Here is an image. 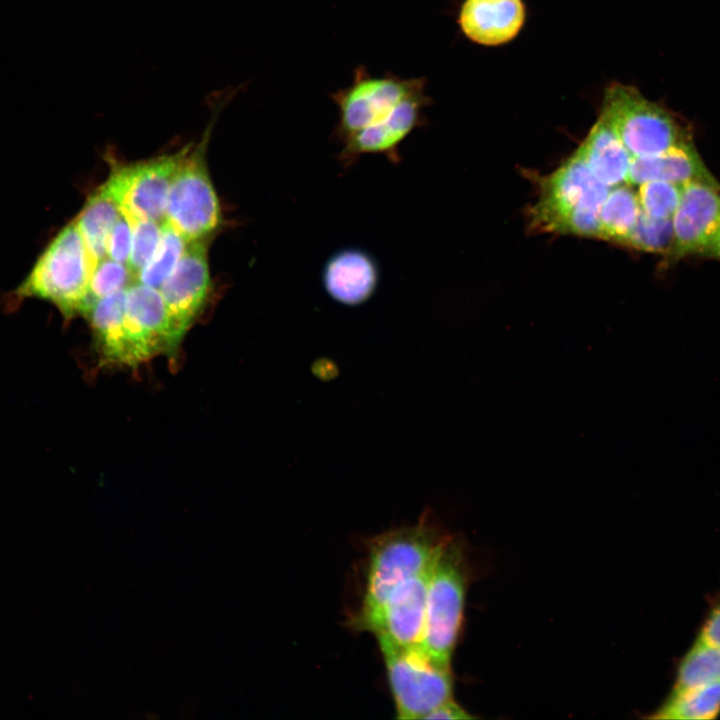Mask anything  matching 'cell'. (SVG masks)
<instances>
[{
    "label": "cell",
    "instance_id": "obj_1",
    "mask_svg": "<svg viewBox=\"0 0 720 720\" xmlns=\"http://www.w3.org/2000/svg\"><path fill=\"white\" fill-rule=\"evenodd\" d=\"M426 85L424 77H373L359 65L352 84L330 94L338 110L333 136L339 147L357 156L397 148L426 120Z\"/></svg>",
    "mask_w": 720,
    "mask_h": 720
},
{
    "label": "cell",
    "instance_id": "obj_2",
    "mask_svg": "<svg viewBox=\"0 0 720 720\" xmlns=\"http://www.w3.org/2000/svg\"><path fill=\"white\" fill-rule=\"evenodd\" d=\"M93 266L75 219L42 252L16 291L54 304L65 318L84 315L90 306Z\"/></svg>",
    "mask_w": 720,
    "mask_h": 720
},
{
    "label": "cell",
    "instance_id": "obj_3",
    "mask_svg": "<svg viewBox=\"0 0 720 720\" xmlns=\"http://www.w3.org/2000/svg\"><path fill=\"white\" fill-rule=\"evenodd\" d=\"M600 117L632 157H648L692 141L690 129L672 111L620 82L604 90Z\"/></svg>",
    "mask_w": 720,
    "mask_h": 720
},
{
    "label": "cell",
    "instance_id": "obj_4",
    "mask_svg": "<svg viewBox=\"0 0 720 720\" xmlns=\"http://www.w3.org/2000/svg\"><path fill=\"white\" fill-rule=\"evenodd\" d=\"M444 539L424 522L376 537L370 544L366 588L358 618L375 611L398 585L429 569Z\"/></svg>",
    "mask_w": 720,
    "mask_h": 720
},
{
    "label": "cell",
    "instance_id": "obj_5",
    "mask_svg": "<svg viewBox=\"0 0 720 720\" xmlns=\"http://www.w3.org/2000/svg\"><path fill=\"white\" fill-rule=\"evenodd\" d=\"M465 597L461 551L444 539L432 563L426 597L424 650L441 664L450 660L459 634Z\"/></svg>",
    "mask_w": 720,
    "mask_h": 720
},
{
    "label": "cell",
    "instance_id": "obj_6",
    "mask_svg": "<svg viewBox=\"0 0 720 720\" xmlns=\"http://www.w3.org/2000/svg\"><path fill=\"white\" fill-rule=\"evenodd\" d=\"M399 719H423L452 698L450 666L431 657L422 646L400 647L378 640Z\"/></svg>",
    "mask_w": 720,
    "mask_h": 720
},
{
    "label": "cell",
    "instance_id": "obj_7",
    "mask_svg": "<svg viewBox=\"0 0 720 720\" xmlns=\"http://www.w3.org/2000/svg\"><path fill=\"white\" fill-rule=\"evenodd\" d=\"M205 151L206 143L190 148L174 173L167 197L164 220L188 242L204 238L221 219Z\"/></svg>",
    "mask_w": 720,
    "mask_h": 720
},
{
    "label": "cell",
    "instance_id": "obj_8",
    "mask_svg": "<svg viewBox=\"0 0 720 720\" xmlns=\"http://www.w3.org/2000/svg\"><path fill=\"white\" fill-rule=\"evenodd\" d=\"M539 184V201L531 211L532 225L559 233L575 213L599 212L610 190L593 175L577 151L556 171L541 178Z\"/></svg>",
    "mask_w": 720,
    "mask_h": 720
},
{
    "label": "cell",
    "instance_id": "obj_9",
    "mask_svg": "<svg viewBox=\"0 0 720 720\" xmlns=\"http://www.w3.org/2000/svg\"><path fill=\"white\" fill-rule=\"evenodd\" d=\"M190 148L114 168L104 185L121 210L162 223L174 173Z\"/></svg>",
    "mask_w": 720,
    "mask_h": 720
},
{
    "label": "cell",
    "instance_id": "obj_10",
    "mask_svg": "<svg viewBox=\"0 0 720 720\" xmlns=\"http://www.w3.org/2000/svg\"><path fill=\"white\" fill-rule=\"evenodd\" d=\"M124 366L135 368L165 352L173 354L166 305L159 289L133 282L125 291Z\"/></svg>",
    "mask_w": 720,
    "mask_h": 720
},
{
    "label": "cell",
    "instance_id": "obj_11",
    "mask_svg": "<svg viewBox=\"0 0 720 720\" xmlns=\"http://www.w3.org/2000/svg\"><path fill=\"white\" fill-rule=\"evenodd\" d=\"M209 283L206 242L203 238L191 241L159 288L168 313L173 354L204 305Z\"/></svg>",
    "mask_w": 720,
    "mask_h": 720
},
{
    "label": "cell",
    "instance_id": "obj_12",
    "mask_svg": "<svg viewBox=\"0 0 720 720\" xmlns=\"http://www.w3.org/2000/svg\"><path fill=\"white\" fill-rule=\"evenodd\" d=\"M431 566L398 585L375 611L358 618L357 624L374 633L377 640L400 647L422 646Z\"/></svg>",
    "mask_w": 720,
    "mask_h": 720
},
{
    "label": "cell",
    "instance_id": "obj_13",
    "mask_svg": "<svg viewBox=\"0 0 720 720\" xmlns=\"http://www.w3.org/2000/svg\"><path fill=\"white\" fill-rule=\"evenodd\" d=\"M673 244L668 256L680 259L706 254L720 234V186L706 182L682 185L672 218Z\"/></svg>",
    "mask_w": 720,
    "mask_h": 720
},
{
    "label": "cell",
    "instance_id": "obj_14",
    "mask_svg": "<svg viewBox=\"0 0 720 720\" xmlns=\"http://www.w3.org/2000/svg\"><path fill=\"white\" fill-rule=\"evenodd\" d=\"M526 18L523 0H464L458 24L472 42L499 46L513 40Z\"/></svg>",
    "mask_w": 720,
    "mask_h": 720
},
{
    "label": "cell",
    "instance_id": "obj_15",
    "mask_svg": "<svg viewBox=\"0 0 720 720\" xmlns=\"http://www.w3.org/2000/svg\"><path fill=\"white\" fill-rule=\"evenodd\" d=\"M665 181L678 185L699 181L718 185L696 151L693 142L678 145L657 155L632 157L627 184Z\"/></svg>",
    "mask_w": 720,
    "mask_h": 720
},
{
    "label": "cell",
    "instance_id": "obj_16",
    "mask_svg": "<svg viewBox=\"0 0 720 720\" xmlns=\"http://www.w3.org/2000/svg\"><path fill=\"white\" fill-rule=\"evenodd\" d=\"M379 271L374 259L359 249H344L333 255L323 270V283L337 301L356 305L375 291Z\"/></svg>",
    "mask_w": 720,
    "mask_h": 720
},
{
    "label": "cell",
    "instance_id": "obj_17",
    "mask_svg": "<svg viewBox=\"0 0 720 720\" xmlns=\"http://www.w3.org/2000/svg\"><path fill=\"white\" fill-rule=\"evenodd\" d=\"M576 151L602 184L616 187L627 183L632 156L602 117Z\"/></svg>",
    "mask_w": 720,
    "mask_h": 720
},
{
    "label": "cell",
    "instance_id": "obj_18",
    "mask_svg": "<svg viewBox=\"0 0 720 720\" xmlns=\"http://www.w3.org/2000/svg\"><path fill=\"white\" fill-rule=\"evenodd\" d=\"M125 291L118 290L97 299L84 316L89 320L100 362L124 366Z\"/></svg>",
    "mask_w": 720,
    "mask_h": 720
},
{
    "label": "cell",
    "instance_id": "obj_19",
    "mask_svg": "<svg viewBox=\"0 0 720 720\" xmlns=\"http://www.w3.org/2000/svg\"><path fill=\"white\" fill-rule=\"evenodd\" d=\"M120 215L118 203L103 184L89 196L75 218L93 269L107 256V237Z\"/></svg>",
    "mask_w": 720,
    "mask_h": 720
},
{
    "label": "cell",
    "instance_id": "obj_20",
    "mask_svg": "<svg viewBox=\"0 0 720 720\" xmlns=\"http://www.w3.org/2000/svg\"><path fill=\"white\" fill-rule=\"evenodd\" d=\"M640 214L637 192L629 184L614 187L599 211V237L627 245Z\"/></svg>",
    "mask_w": 720,
    "mask_h": 720
},
{
    "label": "cell",
    "instance_id": "obj_21",
    "mask_svg": "<svg viewBox=\"0 0 720 720\" xmlns=\"http://www.w3.org/2000/svg\"><path fill=\"white\" fill-rule=\"evenodd\" d=\"M720 713V683L675 689L652 716L656 719L707 720Z\"/></svg>",
    "mask_w": 720,
    "mask_h": 720
},
{
    "label": "cell",
    "instance_id": "obj_22",
    "mask_svg": "<svg viewBox=\"0 0 720 720\" xmlns=\"http://www.w3.org/2000/svg\"><path fill=\"white\" fill-rule=\"evenodd\" d=\"M720 683V648L701 638L680 659L675 689H688Z\"/></svg>",
    "mask_w": 720,
    "mask_h": 720
},
{
    "label": "cell",
    "instance_id": "obj_23",
    "mask_svg": "<svg viewBox=\"0 0 720 720\" xmlns=\"http://www.w3.org/2000/svg\"><path fill=\"white\" fill-rule=\"evenodd\" d=\"M160 242L136 281L159 289L184 254L188 241L166 220L161 223Z\"/></svg>",
    "mask_w": 720,
    "mask_h": 720
},
{
    "label": "cell",
    "instance_id": "obj_24",
    "mask_svg": "<svg viewBox=\"0 0 720 720\" xmlns=\"http://www.w3.org/2000/svg\"><path fill=\"white\" fill-rule=\"evenodd\" d=\"M121 212L127 219L131 228L132 245L127 265L136 279L139 272L151 259L158 247L162 233V226L159 222L146 218H139L127 211L121 210Z\"/></svg>",
    "mask_w": 720,
    "mask_h": 720
},
{
    "label": "cell",
    "instance_id": "obj_25",
    "mask_svg": "<svg viewBox=\"0 0 720 720\" xmlns=\"http://www.w3.org/2000/svg\"><path fill=\"white\" fill-rule=\"evenodd\" d=\"M682 186L665 181H648L637 192L641 212L655 219H671L680 201Z\"/></svg>",
    "mask_w": 720,
    "mask_h": 720
},
{
    "label": "cell",
    "instance_id": "obj_26",
    "mask_svg": "<svg viewBox=\"0 0 720 720\" xmlns=\"http://www.w3.org/2000/svg\"><path fill=\"white\" fill-rule=\"evenodd\" d=\"M673 244L671 219H655L641 212L626 246L669 254Z\"/></svg>",
    "mask_w": 720,
    "mask_h": 720
},
{
    "label": "cell",
    "instance_id": "obj_27",
    "mask_svg": "<svg viewBox=\"0 0 720 720\" xmlns=\"http://www.w3.org/2000/svg\"><path fill=\"white\" fill-rule=\"evenodd\" d=\"M135 281V276L128 265L106 256L97 264L91 276L89 285L90 306L97 299L118 290L126 289Z\"/></svg>",
    "mask_w": 720,
    "mask_h": 720
},
{
    "label": "cell",
    "instance_id": "obj_28",
    "mask_svg": "<svg viewBox=\"0 0 720 720\" xmlns=\"http://www.w3.org/2000/svg\"><path fill=\"white\" fill-rule=\"evenodd\" d=\"M131 245V228L121 212L120 217L113 225L107 237V257L127 265L131 254Z\"/></svg>",
    "mask_w": 720,
    "mask_h": 720
},
{
    "label": "cell",
    "instance_id": "obj_29",
    "mask_svg": "<svg viewBox=\"0 0 720 720\" xmlns=\"http://www.w3.org/2000/svg\"><path fill=\"white\" fill-rule=\"evenodd\" d=\"M698 637L720 648V592L710 601Z\"/></svg>",
    "mask_w": 720,
    "mask_h": 720
},
{
    "label": "cell",
    "instance_id": "obj_30",
    "mask_svg": "<svg viewBox=\"0 0 720 720\" xmlns=\"http://www.w3.org/2000/svg\"><path fill=\"white\" fill-rule=\"evenodd\" d=\"M473 716L468 714L460 705L452 698L445 701L441 705L430 711L423 719H452L463 720L471 719Z\"/></svg>",
    "mask_w": 720,
    "mask_h": 720
},
{
    "label": "cell",
    "instance_id": "obj_31",
    "mask_svg": "<svg viewBox=\"0 0 720 720\" xmlns=\"http://www.w3.org/2000/svg\"><path fill=\"white\" fill-rule=\"evenodd\" d=\"M706 255L720 259V234L716 237Z\"/></svg>",
    "mask_w": 720,
    "mask_h": 720
}]
</instances>
